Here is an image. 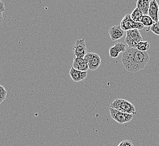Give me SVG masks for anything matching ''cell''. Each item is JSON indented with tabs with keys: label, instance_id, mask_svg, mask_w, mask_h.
Listing matches in <instances>:
<instances>
[{
	"label": "cell",
	"instance_id": "6da1fadb",
	"mask_svg": "<svg viewBox=\"0 0 159 146\" xmlns=\"http://www.w3.org/2000/svg\"><path fill=\"white\" fill-rule=\"evenodd\" d=\"M150 60L147 52H141L137 49L128 47L122 53V64L126 70L130 73H135L143 70Z\"/></svg>",
	"mask_w": 159,
	"mask_h": 146
},
{
	"label": "cell",
	"instance_id": "7a4b0ae2",
	"mask_svg": "<svg viewBox=\"0 0 159 146\" xmlns=\"http://www.w3.org/2000/svg\"><path fill=\"white\" fill-rule=\"evenodd\" d=\"M110 107L116 110L121 113H126L130 115L136 114L135 108L133 104L128 101L117 98L111 104Z\"/></svg>",
	"mask_w": 159,
	"mask_h": 146
},
{
	"label": "cell",
	"instance_id": "3957f363",
	"mask_svg": "<svg viewBox=\"0 0 159 146\" xmlns=\"http://www.w3.org/2000/svg\"><path fill=\"white\" fill-rule=\"evenodd\" d=\"M142 41L143 38L138 29H132L126 31L125 42L128 45L129 47L135 49L138 43Z\"/></svg>",
	"mask_w": 159,
	"mask_h": 146
},
{
	"label": "cell",
	"instance_id": "277c9868",
	"mask_svg": "<svg viewBox=\"0 0 159 146\" xmlns=\"http://www.w3.org/2000/svg\"><path fill=\"white\" fill-rule=\"evenodd\" d=\"M120 27L124 31H128L132 29L141 30L144 29L143 25L141 23H137L131 19L130 14L126 15L120 23Z\"/></svg>",
	"mask_w": 159,
	"mask_h": 146
},
{
	"label": "cell",
	"instance_id": "5b68a950",
	"mask_svg": "<svg viewBox=\"0 0 159 146\" xmlns=\"http://www.w3.org/2000/svg\"><path fill=\"white\" fill-rule=\"evenodd\" d=\"M110 112L111 118L120 124L130 122L133 118V115L121 113L111 107L110 108Z\"/></svg>",
	"mask_w": 159,
	"mask_h": 146
},
{
	"label": "cell",
	"instance_id": "8992f818",
	"mask_svg": "<svg viewBox=\"0 0 159 146\" xmlns=\"http://www.w3.org/2000/svg\"><path fill=\"white\" fill-rule=\"evenodd\" d=\"M84 58L87 61L90 70L93 71L97 70L101 65V58L97 54L92 52L87 53Z\"/></svg>",
	"mask_w": 159,
	"mask_h": 146
},
{
	"label": "cell",
	"instance_id": "52a82bcc",
	"mask_svg": "<svg viewBox=\"0 0 159 146\" xmlns=\"http://www.w3.org/2000/svg\"><path fill=\"white\" fill-rule=\"evenodd\" d=\"M87 51L85 39L77 40L73 47V54L75 58H84Z\"/></svg>",
	"mask_w": 159,
	"mask_h": 146
},
{
	"label": "cell",
	"instance_id": "ba28073f",
	"mask_svg": "<svg viewBox=\"0 0 159 146\" xmlns=\"http://www.w3.org/2000/svg\"><path fill=\"white\" fill-rule=\"evenodd\" d=\"M108 33L111 40L115 41L120 40L124 36L125 34V31L122 30L120 25H115L109 29Z\"/></svg>",
	"mask_w": 159,
	"mask_h": 146
},
{
	"label": "cell",
	"instance_id": "9c48e42d",
	"mask_svg": "<svg viewBox=\"0 0 159 146\" xmlns=\"http://www.w3.org/2000/svg\"><path fill=\"white\" fill-rule=\"evenodd\" d=\"M159 10V6L157 2L155 0L151 1L148 15L149 16L155 23H157L159 21V19H158Z\"/></svg>",
	"mask_w": 159,
	"mask_h": 146
},
{
	"label": "cell",
	"instance_id": "30bf717a",
	"mask_svg": "<svg viewBox=\"0 0 159 146\" xmlns=\"http://www.w3.org/2000/svg\"><path fill=\"white\" fill-rule=\"evenodd\" d=\"M126 49L127 48L125 44L122 43H116L114 46L111 47L110 49V57L112 58H117L120 53L125 52Z\"/></svg>",
	"mask_w": 159,
	"mask_h": 146
},
{
	"label": "cell",
	"instance_id": "8fae6325",
	"mask_svg": "<svg viewBox=\"0 0 159 146\" xmlns=\"http://www.w3.org/2000/svg\"><path fill=\"white\" fill-rule=\"evenodd\" d=\"M72 67L75 70L81 71H87L89 70L87 61L84 58H74Z\"/></svg>",
	"mask_w": 159,
	"mask_h": 146
},
{
	"label": "cell",
	"instance_id": "7c38bea8",
	"mask_svg": "<svg viewBox=\"0 0 159 146\" xmlns=\"http://www.w3.org/2000/svg\"><path fill=\"white\" fill-rule=\"evenodd\" d=\"M70 75L75 82H79L85 79L88 75V72L75 70L72 67L70 71Z\"/></svg>",
	"mask_w": 159,
	"mask_h": 146
},
{
	"label": "cell",
	"instance_id": "4fadbf2b",
	"mask_svg": "<svg viewBox=\"0 0 159 146\" xmlns=\"http://www.w3.org/2000/svg\"><path fill=\"white\" fill-rule=\"evenodd\" d=\"M150 3L149 0H138L137 2V8L143 15H148Z\"/></svg>",
	"mask_w": 159,
	"mask_h": 146
},
{
	"label": "cell",
	"instance_id": "5bb4252c",
	"mask_svg": "<svg viewBox=\"0 0 159 146\" xmlns=\"http://www.w3.org/2000/svg\"><path fill=\"white\" fill-rule=\"evenodd\" d=\"M143 15L141 13L138 8H135L130 14L131 19L133 21L137 23H141V20Z\"/></svg>",
	"mask_w": 159,
	"mask_h": 146
},
{
	"label": "cell",
	"instance_id": "9a60e30c",
	"mask_svg": "<svg viewBox=\"0 0 159 146\" xmlns=\"http://www.w3.org/2000/svg\"><path fill=\"white\" fill-rule=\"evenodd\" d=\"M150 43L148 41H141L137 45L135 49L141 52H147V50L150 49Z\"/></svg>",
	"mask_w": 159,
	"mask_h": 146
},
{
	"label": "cell",
	"instance_id": "2e32d148",
	"mask_svg": "<svg viewBox=\"0 0 159 146\" xmlns=\"http://www.w3.org/2000/svg\"><path fill=\"white\" fill-rule=\"evenodd\" d=\"M141 23L143 25L144 27H151L152 25L155 23V22L153 21V20L148 15L143 16Z\"/></svg>",
	"mask_w": 159,
	"mask_h": 146
},
{
	"label": "cell",
	"instance_id": "e0dca14e",
	"mask_svg": "<svg viewBox=\"0 0 159 146\" xmlns=\"http://www.w3.org/2000/svg\"><path fill=\"white\" fill-rule=\"evenodd\" d=\"M7 92L2 86L0 85V104L5 100Z\"/></svg>",
	"mask_w": 159,
	"mask_h": 146
},
{
	"label": "cell",
	"instance_id": "ac0fdd59",
	"mask_svg": "<svg viewBox=\"0 0 159 146\" xmlns=\"http://www.w3.org/2000/svg\"><path fill=\"white\" fill-rule=\"evenodd\" d=\"M150 30L159 36V21L157 23H155L150 27Z\"/></svg>",
	"mask_w": 159,
	"mask_h": 146
},
{
	"label": "cell",
	"instance_id": "d6986e66",
	"mask_svg": "<svg viewBox=\"0 0 159 146\" xmlns=\"http://www.w3.org/2000/svg\"><path fill=\"white\" fill-rule=\"evenodd\" d=\"M118 146H133V144L131 140H125L120 143Z\"/></svg>",
	"mask_w": 159,
	"mask_h": 146
},
{
	"label": "cell",
	"instance_id": "ffe728a7",
	"mask_svg": "<svg viewBox=\"0 0 159 146\" xmlns=\"http://www.w3.org/2000/svg\"><path fill=\"white\" fill-rule=\"evenodd\" d=\"M5 5L3 3L2 1L0 0V13H3L5 11Z\"/></svg>",
	"mask_w": 159,
	"mask_h": 146
},
{
	"label": "cell",
	"instance_id": "44dd1931",
	"mask_svg": "<svg viewBox=\"0 0 159 146\" xmlns=\"http://www.w3.org/2000/svg\"><path fill=\"white\" fill-rule=\"evenodd\" d=\"M3 16L2 13H0V24L3 21Z\"/></svg>",
	"mask_w": 159,
	"mask_h": 146
},
{
	"label": "cell",
	"instance_id": "7402d4cb",
	"mask_svg": "<svg viewBox=\"0 0 159 146\" xmlns=\"http://www.w3.org/2000/svg\"><path fill=\"white\" fill-rule=\"evenodd\" d=\"M158 19H159V14H158Z\"/></svg>",
	"mask_w": 159,
	"mask_h": 146
}]
</instances>
